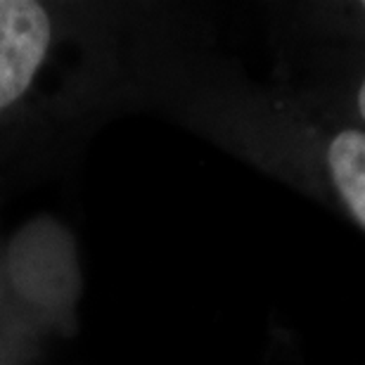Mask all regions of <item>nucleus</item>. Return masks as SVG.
Instances as JSON below:
<instances>
[{
  "instance_id": "nucleus-1",
  "label": "nucleus",
  "mask_w": 365,
  "mask_h": 365,
  "mask_svg": "<svg viewBox=\"0 0 365 365\" xmlns=\"http://www.w3.org/2000/svg\"><path fill=\"white\" fill-rule=\"evenodd\" d=\"M311 150V180L365 230V128L359 123L318 126L306 135Z\"/></svg>"
},
{
  "instance_id": "nucleus-4",
  "label": "nucleus",
  "mask_w": 365,
  "mask_h": 365,
  "mask_svg": "<svg viewBox=\"0 0 365 365\" xmlns=\"http://www.w3.org/2000/svg\"><path fill=\"white\" fill-rule=\"evenodd\" d=\"M356 12H359L361 14V19L365 17V3H359V5H356Z\"/></svg>"
},
{
  "instance_id": "nucleus-2",
  "label": "nucleus",
  "mask_w": 365,
  "mask_h": 365,
  "mask_svg": "<svg viewBox=\"0 0 365 365\" xmlns=\"http://www.w3.org/2000/svg\"><path fill=\"white\" fill-rule=\"evenodd\" d=\"M50 26L43 5L31 0H0V109L19 100L31 86L48 53Z\"/></svg>"
},
{
  "instance_id": "nucleus-3",
  "label": "nucleus",
  "mask_w": 365,
  "mask_h": 365,
  "mask_svg": "<svg viewBox=\"0 0 365 365\" xmlns=\"http://www.w3.org/2000/svg\"><path fill=\"white\" fill-rule=\"evenodd\" d=\"M354 112H356V119H359V126L365 128V74L361 76L359 86H356V93H354Z\"/></svg>"
}]
</instances>
